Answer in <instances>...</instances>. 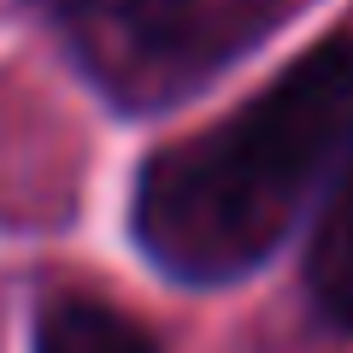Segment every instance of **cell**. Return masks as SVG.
<instances>
[{
  "instance_id": "cell-4",
  "label": "cell",
  "mask_w": 353,
  "mask_h": 353,
  "mask_svg": "<svg viewBox=\"0 0 353 353\" xmlns=\"http://www.w3.org/2000/svg\"><path fill=\"white\" fill-rule=\"evenodd\" d=\"M306 283L330 324H353V159L330 189L324 224L312 236V259H306Z\"/></svg>"
},
{
  "instance_id": "cell-2",
  "label": "cell",
  "mask_w": 353,
  "mask_h": 353,
  "mask_svg": "<svg viewBox=\"0 0 353 353\" xmlns=\"http://www.w3.org/2000/svg\"><path fill=\"white\" fill-rule=\"evenodd\" d=\"M77 71L124 112L189 101L236 65L289 0H36Z\"/></svg>"
},
{
  "instance_id": "cell-1",
  "label": "cell",
  "mask_w": 353,
  "mask_h": 353,
  "mask_svg": "<svg viewBox=\"0 0 353 353\" xmlns=\"http://www.w3.org/2000/svg\"><path fill=\"white\" fill-rule=\"evenodd\" d=\"M353 159V30L306 48L230 118L159 148L136 183V241L176 283H230L277 253Z\"/></svg>"
},
{
  "instance_id": "cell-3",
  "label": "cell",
  "mask_w": 353,
  "mask_h": 353,
  "mask_svg": "<svg viewBox=\"0 0 353 353\" xmlns=\"http://www.w3.org/2000/svg\"><path fill=\"white\" fill-rule=\"evenodd\" d=\"M36 353H159V347L118 306L88 301V294H59V301L41 306Z\"/></svg>"
}]
</instances>
